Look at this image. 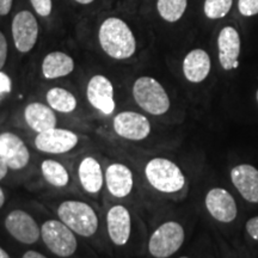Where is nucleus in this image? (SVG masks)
<instances>
[{"label": "nucleus", "instance_id": "1", "mask_svg": "<svg viewBox=\"0 0 258 258\" xmlns=\"http://www.w3.org/2000/svg\"><path fill=\"white\" fill-rule=\"evenodd\" d=\"M98 40L102 49L108 56L115 60L132 57L137 50V40L123 19L117 17L106 18L101 24Z\"/></svg>", "mask_w": 258, "mask_h": 258}, {"label": "nucleus", "instance_id": "2", "mask_svg": "<svg viewBox=\"0 0 258 258\" xmlns=\"http://www.w3.org/2000/svg\"><path fill=\"white\" fill-rule=\"evenodd\" d=\"M59 220L82 237H91L98 230V217L91 206L77 200H67L57 207Z\"/></svg>", "mask_w": 258, "mask_h": 258}, {"label": "nucleus", "instance_id": "3", "mask_svg": "<svg viewBox=\"0 0 258 258\" xmlns=\"http://www.w3.org/2000/svg\"><path fill=\"white\" fill-rule=\"evenodd\" d=\"M145 176L152 188L164 194L178 192L185 185L183 171L166 158H153L148 161L145 167Z\"/></svg>", "mask_w": 258, "mask_h": 258}, {"label": "nucleus", "instance_id": "4", "mask_svg": "<svg viewBox=\"0 0 258 258\" xmlns=\"http://www.w3.org/2000/svg\"><path fill=\"white\" fill-rule=\"evenodd\" d=\"M137 104L150 115H164L170 109V98L163 85L152 77H140L133 85Z\"/></svg>", "mask_w": 258, "mask_h": 258}, {"label": "nucleus", "instance_id": "5", "mask_svg": "<svg viewBox=\"0 0 258 258\" xmlns=\"http://www.w3.org/2000/svg\"><path fill=\"white\" fill-rule=\"evenodd\" d=\"M184 238V228L179 222L166 221L151 235L148 251L154 258H169L180 249Z\"/></svg>", "mask_w": 258, "mask_h": 258}, {"label": "nucleus", "instance_id": "6", "mask_svg": "<svg viewBox=\"0 0 258 258\" xmlns=\"http://www.w3.org/2000/svg\"><path fill=\"white\" fill-rule=\"evenodd\" d=\"M41 238L51 252L59 257H70L76 252V233L61 220H47L41 227Z\"/></svg>", "mask_w": 258, "mask_h": 258}, {"label": "nucleus", "instance_id": "7", "mask_svg": "<svg viewBox=\"0 0 258 258\" xmlns=\"http://www.w3.org/2000/svg\"><path fill=\"white\" fill-rule=\"evenodd\" d=\"M6 231L19 243L31 245L41 238V227L29 213L22 209L10 212L4 221Z\"/></svg>", "mask_w": 258, "mask_h": 258}, {"label": "nucleus", "instance_id": "8", "mask_svg": "<svg viewBox=\"0 0 258 258\" xmlns=\"http://www.w3.org/2000/svg\"><path fill=\"white\" fill-rule=\"evenodd\" d=\"M112 127L118 137L131 141L145 140L152 131L146 116L135 111H122L116 115Z\"/></svg>", "mask_w": 258, "mask_h": 258}, {"label": "nucleus", "instance_id": "9", "mask_svg": "<svg viewBox=\"0 0 258 258\" xmlns=\"http://www.w3.org/2000/svg\"><path fill=\"white\" fill-rule=\"evenodd\" d=\"M79 143V138L74 132L62 128H51L37 134L35 146L38 151L48 154H63L72 151Z\"/></svg>", "mask_w": 258, "mask_h": 258}, {"label": "nucleus", "instance_id": "10", "mask_svg": "<svg viewBox=\"0 0 258 258\" xmlns=\"http://www.w3.org/2000/svg\"><path fill=\"white\" fill-rule=\"evenodd\" d=\"M12 38L15 47L21 53H29L38 38V23L30 11H21L12 21Z\"/></svg>", "mask_w": 258, "mask_h": 258}, {"label": "nucleus", "instance_id": "11", "mask_svg": "<svg viewBox=\"0 0 258 258\" xmlns=\"http://www.w3.org/2000/svg\"><path fill=\"white\" fill-rule=\"evenodd\" d=\"M0 158L11 170H22L29 164L30 152L17 134L5 132L0 134Z\"/></svg>", "mask_w": 258, "mask_h": 258}, {"label": "nucleus", "instance_id": "12", "mask_svg": "<svg viewBox=\"0 0 258 258\" xmlns=\"http://www.w3.org/2000/svg\"><path fill=\"white\" fill-rule=\"evenodd\" d=\"M86 96L93 108L104 115H111L115 110L114 86L110 80L102 74L93 76L89 80Z\"/></svg>", "mask_w": 258, "mask_h": 258}, {"label": "nucleus", "instance_id": "13", "mask_svg": "<svg viewBox=\"0 0 258 258\" xmlns=\"http://www.w3.org/2000/svg\"><path fill=\"white\" fill-rule=\"evenodd\" d=\"M206 208L215 220L228 224L237 218L238 208L233 196L222 188L209 190L205 199Z\"/></svg>", "mask_w": 258, "mask_h": 258}, {"label": "nucleus", "instance_id": "14", "mask_svg": "<svg viewBox=\"0 0 258 258\" xmlns=\"http://www.w3.org/2000/svg\"><path fill=\"white\" fill-rule=\"evenodd\" d=\"M106 230L109 238L117 246L128 243L132 231L131 213L124 206L116 205L106 213Z\"/></svg>", "mask_w": 258, "mask_h": 258}, {"label": "nucleus", "instance_id": "15", "mask_svg": "<svg viewBox=\"0 0 258 258\" xmlns=\"http://www.w3.org/2000/svg\"><path fill=\"white\" fill-rule=\"evenodd\" d=\"M219 61L225 71L238 69L240 55V36L237 29L233 27H225L221 29L218 36Z\"/></svg>", "mask_w": 258, "mask_h": 258}, {"label": "nucleus", "instance_id": "16", "mask_svg": "<svg viewBox=\"0 0 258 258\" xmlns=\"http://www.w3.org/2000/svg\"><path fill=\"white\" fill-rule=\"evenodd\" d=\"M105 185L111 196L124 199L132 192L134 186V177L132 170L121 163L110 164L104 173Z\"/></svg>", "mask_w": 258, "mask_h": 258}, {"label": "nucleus", "instance_id": "17", "mask_svg": "<svg viewBox=\"0 0 258 258\" xmlns=\"http://www.w3.org/2000/svg\"><path fill=\"white\" fill-rule=\"evenodd\" d=\"M231 180L245 201L258 203V170L250 164H240L231 170Z\"/></svg>", "mask_w": 258, "mask_h": 258}, {"label": "nucleus", "instance_id": "18", "mask_svg": "<svg viewBox=\"0 0 258 258\" xmlns=\"http://www.w3.org/2000/svg\"><path fill=\"white\" fill-rule=\"evenodd\" d=\"M211 56L203 49H192L183 60V74L190 83L199 84L207 79L211 73Z\"/></svg>", "mask_w": 258, "mask_h": 258}, {"label": "nucleus", "instance_id": "19", "mask_svg": "<svg viewBox=\"0 0 258 258\" xmlns=\"http://www.w3.org/2000/svg\"><path fill=\"white\" fill-rule=\"evenodd\" d=\"M78 178L80 185L89 194H98L104 185V173L99 161L95 157H85L78 167Z\"/></svg>", "mask_w": 258, "mask_h": 258}, {"label": "nucleus", "instance_id": "20", "mask_svg": "<svg viewBox=\"0 0 258 258\" xmlns=\"http://www.w3.org/2000/svg\"><path fill=\"white\" fill-rule=\"evenodd\" d=\"M27 124L37 134L56 127V115L49 105L43 103H30L24 109Z\"/></svg>", "mask_w": 258, "mask_h": 258}, {"label": "nucleus", "instance_id": "21", "mask_svg": "<svg viewBox=\"0 0 258 258\" xmlns=\"http://www.w3.org/2000/svg\"><path fill=\"white\" fill-rule=\"evenodd\" d=\"M74 70V60L62 51H51L42 61V74L46 79H57L69 76Z\"/></svg>", "mask_w": 258, "mask_h": 258}, {"label": "nucleus", "instance_id": "22", "mask_svg": "<svg viewBox=\"0 0 258 258\" xmlns=\"http://www.w3.org/2000/svg\"><path fill=\"white\" fill-rule=\"evenodd\" d=\"M46 99L48 105L54 111L62 112V114H70L77 108L76 96L69 90L62 88H51L47 92Z\"/></svg>", "mask_w": 258, "mask_h": 258}, {"label": "nucleus", "instance_id": "23", "mask_svg": "<svg viewBox=\"0 0 258 258\" xmlns=\"http://www.w3.org/2000/svg\"><path fill=\"white\" fill-rule=\"evenodd\" d=\"M41 173L50 185L63 188L70 183V173L62 164L54 159H46L41 163Z\"/></svg>", "mask_w": 258, "mask_h": 258}, {"label": "nucleus", "instance_id": "24", "mask_svg": "<svg viewBox=\"0 0 258 258\" xmlns=\"http://www.w3.org/2000/svg\"><path fill=\"white\" fill-rule=\"evenodd\" d=\"M186 6H188V0H158L157 2L158 14L169 23L178 22L184 15Z\"/></svg>", "mask_w": 258, "mask_h": 258}, {"label": "nucleus", "instance_id": "25", "mask_svg": "<svg viewBox=\"0 0 258 258\" xmlns=\"http://www.w3.org/2000/svg\"><path fill=\"white\" fill-rule=\"evenodd\" d=\"M233 0H205L203 11L209 19L224 18L231 11Z\"/></svg>", "mask_w": 258, "mask_h": 258}, {"label": "nucleus", "instance_id": "26", "mask_svg": "<svg viewBox=\"0 0 258 258\" xmlns=\"http://www.w3.org/2000/svg\"><path fill=\"white\" fill-rule=\"evenodd\" d=\"M238 10L244 17H252L258 14V0H239Z\"/></svg>", "mask_w": 258, "mask_h": 258}, {"label": "nucleus", "instance_id": "27", "mask_svg": "<svg viewBox=\"0 0 258 258\" xmlns=\"http://www.w3.org/2000/svg\"><path fill=\"white\" fill-rule=\"evenodd\" d=\"M30 3L36 14L41 17H48L51 14L53 9L51 0H30Z\"/></svg>", "mask_w": 258, "mask_h": 258}, {"label": "nucleus", "instance_id": "28", "mask_svg": "<svg viewBox=\"0 0 258 258\" xmlns=\"http://www.w3.org/2000/svg\"><path fill=\"white\" fill-rule=\"evenodd\" d=\"M245 228H246L247 234H249L252 239L258 241V217L249 219V220L246 221V225H245Z\"/></svg>", "mask_w": 258, "mask_h": 258}, {"label": "nucleus", "instance_id": "29", "mask_svg": "<svg viewBox=\"0 0 258 258\" xmlns=\"http://www.w3.org/2000/svg\"><path fill=\"white\" fill-rule=\"evenodd\" d=\"M8 59V41L2 31H0V71Z\"/></svg>", "mask_w": 258, "mask_h": 258}, {"label": "nucleus", "instance_id": "30", "mask_svg": "<svg viewBox=\"0 0 258 258\" xmlns=\"http://www.w3.org/2000/svg\"><path fill=\"white\" fill-rule=\"evenodd\" d=\"M11 91V79L8 74L0 71V93H8Z\"/></svg>", "mask_w": 258, "mask_h": 258}, {"label": "nucleus", "instance_id": "31", "mask_svg": "<svg viewBox=\"0 0 258 258\" xmlns=\"http://www.w3.org/2000/svg\"><path fill=\"white\" fill-rule=\"evenodd\" d=\"M14 0H0V16H8L12 9Z\"/></svg>", "mask_w": 258, "mask_h": 258}, {"label": "nucleus", "instance_id": "32", "mask_svg": "<svg viewBox=\"0 0 258 258\" xmlns=\"http://www.w3.org/2000/svg\"><path fill=\"white\" fill-rule=\"evenodd\" d=\"M8 172H9V166L6 165L5 161L0 158V180L5 178L6 175H8Z\"/></svg>", "mask_w": 258, "mask_h": 258}, {"label": "nucleus", "instance_id": "33", "mask_svg": "<svg viewBox=\"0 0 258 258\" xmlns=\"http://www.w3.org/2000/svg\"><path fill=\"white\" fill-rule=\"evenodd\" d=\"M22 258H47L44 254H42L40 252H37V251H34V250H29L25 252Z\"/></svg>", "mask_w": 258, "mask_h": 258}, {"label": "nucleus", "instance_id": "34", "mask_svg": "<svg viewBox=\"0 0 258 258\" xmlns=\"http://www.w3.org/2000/svg\"><path fill=\"white\" fill-rule=\"evenodd\" d=\"M5 203V194H4V190L2 189V186H0V208L4 206Z\"/></svg>", "mask_w": 258, "mask_h": 258}, {"label": "nucleus", "instance_id": "35", "mask_svg": "<svg viewBox=\"0 0 258 258\" xmlns=\"http://www.w3.org/2000/svg\"><path fill=\"white\" fill-rule=\"evenodd\" d=\"M0 258H10V256H9V253L6 252V251L3 249L2 246H0Z\"/></svg>", "mask_w": 258, "mask_h": 258}, {"label": "nucleus", "instance_id": "36", "mask_svg": "<svg viewBox=\"0 0 258 258\" xmlns=\"http://www.w3.org/2000/svg\"><path fill=\"white\" fill-rule=\"evenodd\" d=\"M76 2L79 3V4H82V5H89V4H91V3L95 2V0H76Z\"/></svg>", "mask_w": 258, "mask_h": 258}, {"label": "nucleus", "instance_id": "37", "mask_svg": "<svg viewBox=\"0 0 258 258\" xmlns=\"http://www.w3.org/2000/svg\"><path fill=\"white\" fill-rule=\"evenodd\" d=\"M256 98H257V102H258V90H257V93H256Z\"/></svg>", "mask_w": 258, "mask_h": 258}, {"label": "nucleus", "instance_id": "38", "mask_svg": "<svg viewBox=\"0 0 258 258\" xmlns=\"http://www.w3.org/2000/svg\"><path fill=\"white\" fill-rule=\"evenodd\" d=\"M179 258H189V257H179Z\"/></svg>", "mask_w": 258, "mask_h": 258}]
</instances>
